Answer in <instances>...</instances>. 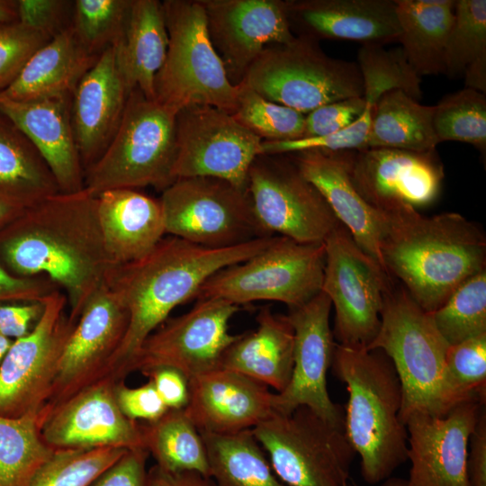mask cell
Here are the masks:
<instances>
[{
  "instance_id": "cell-1",
  "label": "cell",
  "mask_w": 486,
  "mask_h": 486,
  "mask_svg": "<svg viewBox=\"0 0 486 486\" xmlns=\"http://www.w3.org/2000/svg\"><path fill=\"white\" fill-rule=\"evenodd\" d=\"M0 264L18 276L50 279L76 323L116 266L104 243L96 196L85 188L58 192L28 206L0 230Z\"/></svg>"
},
{
  "instance_id": "cell-2",
  "label": "cell",
  "mask_w": 486,
  "mask_h": 486,
  "mask_svg": "<svg viewBox=\"0 0 486 486\" xmlns=\"http://www.w3.org/2000/svg\"><path fill=\"white\" fill-rule=\"evenodd\" d=\"M274 237L211 248L168 236L142 258L114 266L104 285L126 309L128 326L106 377L125 380L144 341L176 306L196 298L203 283L220 269L265 249Z\"/></svg>"
},
{
  "instance_id": "cell-3",
  "label": "cell",
  "mask_w": 486,
  "mask_h": 486,
  "mask_svg": "<svg viewBox=\"0 0 486 486\" xmlns=\"http://www.w3.org/2000/svg\"><path fill=\"white\" fill-rule=\"evenodd\" d=\"M386 216L382 266L426 312H434L464 282L485 270V234L463 215L426 217L404 208Z\"/></svg>"
},
{
  "instance_id": "cell-4",
  "label": "cell",
  "mask_w": 486,
  "mask_h": 486,
  "mask_svg": "<svg viewBox=\"0 0 486 486\" xmlns=\"http://www.w3.org/2000/svg\"><path fill=\"white\" fill-rule=\"evenodd\" d=\"M331 366L348 392L344 432L360 457L362 476L369 484L384 482L408 460L398 374L382 351L339 344Z\"/></svg>"
},
{
  "instance_id": "cell-5",
  "label": "cell",
  "mask_w": 486,
  "mask_h": 486,
  "mask_svg": "<svg viewBox=\"0 0 486 486\" xmlns=\"http://www.w3.org/2000/svg\"><path fill=\"white\" fill-rule=\"evenodd\" d=\"M177 112L138 88L131 90L112 141L85 171L84 188L96 196L111 189L163 191L170 185L176 180Z\"/></svg>"
},
{
  "instance_id": "cell-6",
  "label": "cell",
  "mask_w": 486,
  "mask_h": 486,
  "mask_svg": "<svg viewBox=\"0 0 486 486\" xmlns=\"http://www.w3.org/2000/svg\"><path fill=\"white\" fill-rule=\"evenodd\" d=\"M162 4L168 47L155 77V100L177 112L210 105L232 113L239 86L230 81L212 43L201 1L166 0Z\"/></svg>"
},
{
  "instance_id": "cell-7",
  "label": "cell",
  "mask_w": 486,
  "mask_h": 486,
  "mask_svg": "<svg viewBox=\"0 0 486 486\" xmlns=\"http://www.w3.org/2000/svg\"><path fill=\"white\" fill-rule=\"evenodd\" d=\"M242 81L264 98L303 114L364 94L356 62L331 58L317 40L301 36L267 47Z\"/></svg>"
},
{
  "instance_id": "cell-8",
  "label": "cell",
  "mask_w": 486,
  "mask_h": 486,
  "mask_svg": "<svg viewBox=\"0 0 486 486\" xmlns=\"http://www.w3.org/2000/svg\"><path fill=\"white\" fill-rule=\"evenodd\" d=\"M325 246L274 236L252 257L220 269L200 287L197 299L219 298L235 305L274 301L290 309L321 292Z\"/></svg>"
},
{
  "instance_id": "cell-9",
  "label": "cell",
  "mask_w": 486,
  "mask_h": 486,
  "mask_svg": "<svg viewBox=\"0 0 486 486\" xmlns=\"http://www.w3.org/2000/svg\"><path fill=\"white\" fill-rule=\"evenodd\" d=\"M448 347L431 313L423 310L404 288L391 286L384 296L379 331L367 349L382 351L398 374L403 424L416 411L435 415Z\"/></svg>"
},
{
  "instance_id": "cell-10",
  "label": "cell",
  "mask_w": 486,
  "mask_h": 486,
  "mask_svg": "<svg viewBox=\"0 0 486 486\" xmlns=\"http://www.w3.org/2000/svg\"><path fill=\"white\" fill-rule=\"evenodd\" d=\"M277 478L288 486H348L356 454L344 428L302 406L274 413L251 430Z\"/></svg>"
},
{
  "instance_id": "cell-11",
  "label": "cell",
  "mask_w": 486,
  "mask_h": 486,
  "mask_svg": "<svg viewBox=\"0 0 486 486\" xmlns=\"http://www.w3.org/2000/svg\"><path fill=\"white\" fill-rule=\"evenodd\" d=\"M166 234L211 248L269 237L260 227L248 189L213 177L176 179L159 199Z\"/></svg>"
},
{
  "instance_id": "cell-12",
  "label": "cell",
  "mask_w": 486,
  "mask_h": 486,
  "mask_svg": "<svg viewBox=\"0 0 486 486\" xmlns=\"http://www.w3.org/2000/svg\"><path fill=\"white\" fill-rule=\"evenodd\" d=\"M321 292L335 310L333 335L338 344L365 347L381 326L390 274L364 253L339 223L327 237Z\"/></svg>"
},
{
  "instance_id": "cell-13",
  "label": "cell",
  "mask_w": 486,
  "mask_h": 486,
  "mask_svg": "<svg viewBox=\"0 0 486 486\" xmlns=\"http://www.w3.org/2000/svg\"><path fill=\"white\" fill-rule=\"evenodd\" d=\"M281 157L259 155L250 166L248 191L255 216L269 236L323 243L340 222L290 157Z\"/></svg>"
},
{
  "instance_id": "cell-14",
  "label": "cell",
  "mask_w": 486,
  "mask_h": 486,
  "mask_svg": "<svg viewBox=\"0 0 486 486\" xmlns=\"http://www.w3.org/2000/svg\"><path fill=\"white\" fill-rule=\"evenodd\" d=\"M261 142L224 110L210 105L183 108L176 115L175 179L213 177L247 190Z\"/></svg>"
},
{
  "instance_id": "cell-15",
  "label": "cell",
  "mask_w": 486,
  "mask_h": 486,
  "mask_svg": "<svg viewBox=\"0 0 486 486\" xmlns=\"http://www.w3.org/2000/svg\"><path fill=\"white\" fill-rule=\"evenodd\" d=\"M67 307L66 295L60 290L52 292L32 330L13 341L0 364L1 415L18 417L45 405L75 325Z\"/></svg>"
},
{
  "instance_id": "cell-16",
  "label": "cell",
  "mask_w": 486,
  "mask_h": 486,
  "mask_svg": "<svg viewBox=\"0 0 486 486\" xmlns=\"http://www.w3.org/2000/svg\"><path fill=\"white\" fill-rule=\"evenodd\" d=\"M238 309L223 299H198L189 311L167 319L144 341L128 374L170 367L190 380L219 368L238 336L230 332L229 325Z\"/></svg>"
},
{
  "instance_id": "cell-17",
  "label": "cell",
  "mask_w": 486,
  "mask_h": 486,
  "mask_svg": "<svg viewBox=\"0 0 486 486\" xmlns=\"http://www.w3.org/2000/svg\"><path fill=\"white\" fill-rule=\"evenodd\" d=\"M331 302L320 292L306 303L290 309L293 328V364L290 381L274 392L275 412L289 414L304 406L327 421L344 428V410L334 403L327 387V374L336 347L329 325Z\"/></svg>"
},
{
  "instance_id": "cell-18",
  "label": "cell",
  "mask_w": 486,
  "mask_h": 486,
  "mask_svg": "<svg viewBox=\"0 0 486 486\" xmlns=\"http://www.w3.org/2000/svg\"><path fill=\"white\" fill-rule=\"evenodd\" d=\"M350 180L374 209L389 214L426 207L438 197L445 177L436 150L367 148L346 150Z\"/></svg>"
},
{
  "instance_id": "cell-19",
  "label": "cell",
  "mask_w": 486,
  "mask_h": 486,
  "mask_svg": "<svg viewBox=\"0 0 486 486\" xmlns=\"http://www.w3.org/2000/svg\"><path fill=\"white\" fill-rule=\"evenodd\" d=\"M127 326L126 309L103 285L89 299L67 339L44 409L106 378Z\"/></svg>"
},
{
  "instance_id": "cell-20",
  "label": "cell",
  "mask_w": 486,
  "mask_h": 486,
  "mask_svg": "<svg viewBox=\"0 0 486 486\" xmlns=\"http://www.w3.org/2000/svg\"><path fill=\"white\" fill-rule=\"evenodd\" d=\"M117 382L102 379L50 410L42 407L45 443L54 450L145 449L140 423L128 418L117 404Z\"/></svg>"
},
{
  "instance_id": "cell-21",
  "label": "cell",
  "mask_w": 486,
  "mask_h": 486,
  "mask_svg": "<svg viewBox=\"0 0 486 486\" xmlns=\"http://www.w3.org/2000/svg\"><path fill=\"white\" fill-rule=\"evenodd\" d=\"M212 43L230 81L238 85L269 46L295 40L282 0H200Z\"/></svg>"
},
{
  "instance_id": "cell-22",
  "label": "cell",
  "mask_w": 486,
  "mask_h": 486,
  "mask_svg": "<svg viewBox=\"0 0 486 486\" xmlns=\"http://www.w3.org/2000/svg\"><path fill=\"white\" fill-rule=\"evenodd\" d=\"M484 403H461L446 415L411 413L408 432V486H469L467 454L470 436Z\"/></svg>"
},
{
  "instance_id": "cell-23",
  "label": "cell",
  "mask_w": 486,
  "mask_h": 486,
  "mask_svg": "<svg viewBox=\"0 0 486 486\" xmlns=\"http://www.w3.org/2000/svg\"><path fill=\"white\" fill-rule=\"evenodd\" d=\"M184 409L200 433L218 435L252 430L274 411V392L265 384L225 368L188 380Z\"/></svg>"
},
{
  "instance_id": "cell-24",
  "label": "cell",
  "mask_w": 486,
  "mask_h": 486,
  "mask_svg": "<svg viewBox=\"0 0 486 486\" xmlns=\"http://www.w3.org/2000/svg\"><path fill=\"white\" fill-rule=\"evenodd\" d=\"M129 94L112 45L99 55L71 94V122L85 171L103 155L115 135Z\"/></svg>"
},
{
  "instance_id": "cell-25",
  "label": "cell",
  "mask_w": 486,
  "mask_h": 486,
  "mask_svg": "<svg viewBox=\"0 0 486 486\" xmlns=\"http://www.w3.org/2000/svg\"><path fill=\"white\" fill-rule=\"evenodd\" d=\"M295 36L384 46L398 42L395 0H286Z\"/></svg>"
},
{
  "instance_id": "cell-26",
  "label": "cell",
  "mask_w": 486,
  "mask_h": 486,
  "mask_svg": "<svg viewBox=\"0 0 486 486\" xmlns=\"http://www.w3.org/2000/svg\"><path fill=\"white\" fill-rule=\"evenodd\" d=\"M288 156L302 175L319 190L356 245L382 266L380 246L387 231L388 219L354 187L348 173L346 150H309Z\"/></svg>"
},
{
  "instance_id": "cell-27",
  "label": "cell",
  "mask_w": 486,
  "mask_h": 486,
  "mask_svg": "<svg viewBox=\"0 0 486 486\" xmlns=\"http://www.w3.org/2000/svg\"><path fill=\"white\" fill-rule=\"evenodd\" d=\"M71 96L14 101L0 96V111L27 136L61 193L84 189L85 170L70 116Z\"/></svg>"
},
{
  "instance_id": "cell-28",
  "label": "cell",
  "mask_w": 486,
  "mask_h": 486,
  "mask_svg": "<svg viewBox=\"0 0 486 486\" xmlns=\"http://www.w3.org/2000/svg\"><path fill=\"white\" fill-rule=\"evenodd\" d=\"M96 212L106 251L114 265L142 258L166 235L159 200L135 189L100 193Z\"/></svg>"
},
{
  "instance_id": "cell-29",
  "label": "cell",
  "mask_w": 486,
  "mask_h": 486,
  "mask_svg": "<svg viewBox=\"0 0 486 486\" xmlns=\"http://www.w3.org/2000/svg\"><path fill=\"white\" fill-rule=\"evenodd\" d=\"M254 331L238 335L224 352L220 367L248 376L281 392L293 364V328L287 316L260 311Z\"/></svg>"
},
{
  "instance_id": "cell-30",
  "label": "cell",
  "mask_w": 486,
  "mask_h": 486,
  "mask_svg": "<svg viewBox=\"0 0 486 486\" xmlns=\"http://www.w3.org/2000/svg\"><path fill=\"white\" fill-rule=\"evenodd\" d=\"M98 57L82 47L70 27L38 50L0 96L14 101L71 96Z\"/></svg>"
},
{
  "instance_id": "cell-31",
  "label": "cell",
  "mask_w": 486,
  "mask_h": 486,
  "mask_svg": "<svg viewBox=\"0 0 486 486\" xmlns=\"http://www.w3.org/2000/svg\"><path fill=\"white\" fill-rule=\"evenodd\" d=\"M168 33L162 2L132 0L123 34L114 45L116 62L130 92L155 100V77L167 51Z\"/></svg>"
},
{
  "instance_id": "cell-32",
  "label": "cell",
  "mask_w": 486,
  "mask_h": 486,
  "mask_svg": "<svg viewBox=\"0 0 486 486\" xmlns=\"http://www.w3.org/2000/svg\"><path fill=\"white\" fill-rule=\"evenodd\" d=\"M455 0H395L400 49L420 77L444 74V55Z\"/></svg>"
},
{
  "instance_id": "cell-33",
  "label": "cell",
  "mask_w": 486,
  "mask_h": 486,
  "mask_svg": "<svg viewBox=\"0 0 486 486\" xmlns=\"http://www.w3.org/2000/svg\"><path fill=\"white\" fill-rule=\"evenodd\" d=\"M434 105H423L400 88L377 101L367 137V148L414 152L436 150L440 143L433 127Z\"/></svg>"
},
{
  "instance_id": "cell-34",
  "label": "cell",
  "mask_w": 486,
  "mask_h": 486,
  "mask_svg": "<svg viewBox=\"0 0 486 486\" xmlns=\"http://www.w3.org/2000/svg\"><path fill=\"white\" fill-rule=\"evenodd\" d=\"M0 190L27 207L59 192L39 151L1 111Z\"/></svg>"
},
{
  "instance_id": "cell-35",
  "label": "cell",
  "mask_w": 486,
  "mask_h": 486,
  "mask_svg": "<svg viewBox=\"0 0 486 486\" xmlns=\"http://www.w3.org/2000/svg\"><path fill=\"white\" fill-rule=\"evenodd\" d=\"M201 435L215 486H285L251 430Z\"/></svg>"
},
{
  "instance_id": "cell-36",
  "label": "cell",
  "mask_w": 486,
  "mask_h": 486,
  "mask_svg": "<svg viewBox=\"0 0 486 486\" xmlns=\"http://www.w3.org/2000/svg\"><path fill=\"white\" fill-rule=\"evenodd\" d=\"M444 74L486 92V1L455 0L444 55Z\"/></svg>"
},
{
  "instance_id": "cell-37",
  "label": "cell",
  "mask_w": 486,
  "mask_h": 486,
  "mask_svg": "<svg viewBox=\"0 0 486 486\" xmlns=\"http://www.w3.org/2000/svg\"><path fill=\"white\" fill-rule=\"evenodd\" d=\"M140 428L144 448L160 468L171 472H195L211 478L202 435L184 409L168 410Z\"/></svg>"
},
{
  "instance_id": "cell-38",
  "label": "cell",
  "mask_w": 486,
  "mask_h": 486,
  "mask_svg": "<svg viewBox=\"0 0 486 486\" xmlns=\"http://www.w3.org/2000/svg\"><path fill=\"white\" fill-rule=\"evenodd\" d=\"M40 409L18 417L0 414V486H31L55 450L41 436Z\"/></svg>"
},
{
  "instance_id": "cell-39",
  "label": "cell",
  "mask_w": 486,
  "mask_h": 486,
  "mask_svg": "<svg viewBox=\"0 0 486 486\" xmlns=\"http://www.w3.org/2000/svg\"><path fill=\"white\" fill-rule=\"evenodd\" d=\"M486 334L449 346L438 386L436 416L455 406L476 400L485 404Z\"/></svg>"
},
{
  "instance_id": "cell-40",
  "label": "cell",
  "mask_w": 486,
  "mask_h": 486,
  "mask_svg": "<svg viewBox=\"0 0 486 486\" xmlns=\"http://www.w3.org/2000/svg\"><path fill=\"white\" fill-rule=\"evenodd\" d=\"M431 315L449 346L486 334V270L464 282Z\"/></svg>"
},
{
  "instance_id": "cell-41",
  "label": "cell",
  "mask_w": 486,
  "mask_h": 486,
  "mask_svg": "<svg viewBox=\"0 0 486 486\" xmlns=\"http://www.w3.org/2000/svg\"><path fill=\"white\" fill-rule=\"evenodd\" d=\"M432 122L439 142L468 143L485 156V94L464 87L444 96L436 105H434Z\"/></svg>"
},
{
  "instance_id": "cell-42",
  "label": "cell",
  "mask_w": 486,
  "mask_h": 486,
  "mask_svg": "<svg viewBox=\"0 0 486 486\" xmlns=\"http://www.w3.org/2000/svg\"><path fill=\"white\" fill-rule=\"evenodd\" d=\"M232 116L262 140L283 141L303 137L305 115L290 107L269 101L243 81Z\"/></svg>"
},
{
  "instance_id": "cell-43",
  "label": "cell",
  "mask_w": 486,
  "mask_h": 486,
  "mask_svg": "<svg viewBox=\"0 0 486 486\" xmlns=\"http://www.w3.org/2000/svg\"><path fill=\"white\" fill-rule=\"evenodd\" d=\"M132 0L74 1L71 30L82 47L98 57L123 34Z\"/></svg>"
},
{
  "instance_id": "cell-44",
  "label": "cell",
  "mask_w": 486,
  "mask_h": 486,
  "mask_svg": "<svg viewBox=\"0 0 486 486\" xmlns=\"http://www.w3.org/2000/svg\"><path fill=\"white\" fill-rule=\"evenodd\" d=\"M127 451L111 446L55 450L31 486H88Z\"/></svg>"
},
{
  "instance_id": "cell-45",
  "label": "cell",
  "mask_w": 486,
  "mask_h": 486,
  "mask_svg": "<svg viewBox=\"0 0 486 486\" xmlns=\"http://www.w3.org/2000/svg\"><path fill=\"white\" fill-rule=\"evenodd\" d=\"M50 40L48 35L21 22H0V94L20 75L33 54Z\"/></svg>"
},
{
  "instance_id": "cell-46",
  "label": "cell",
  "mask_w": 486,
  "mask_h": 486,
  "mask_svg": "<svg viewBox=\"0 0 486 486\" xmlns=\"http://www.w3.org/2000/svg\"><path fill=\"white\" fill-rule=\"evenodd\" d=\"M74 1L17 0L18 22L51 39L71 27Z\"/></svg>"
},
{
  "instance_id": "cell-47",
  "label": "cell",
  "mask_w": 486,
  "mask_h": 486,
  "mask_svg": "<svg viewBox=\"0 0 486 486\" xmlns=\"http://www.w3.org/2000/svg\"><path fill=\"white\" fill-rule=\"evenodd\" d=\"M365 100L350 97L323 104L305 115L302 138L335 134L354 123L363 113Z\"/></svg>"
},
{
  "instance_id": "cell-48",
  "label": "cell",
  "mask_w": 486,
  "mask_h": 486,
  "mask_svg": "<svg viewBox=\"0 0 486 486\" xmlns=\"http://www.w3.org/2000/svg\"><path fill=\"white\" fill-rule=\"evenodd\" d=\"M115 398L122 412L137 422L155 421L168 410L149 380L139 387H129L124 380L117 382Z\"/></svg>"
},
{
  "instance_id": "cell-49",
  "label": "cell",
  "mask_w": 486,
  "mask_h": 486,
  "mask_svg": "<svg viewBox=\"0 0 486 486\" xmlns=\"http://www.w3.org/2000/svg\"><path fill=\"white\" fill-rule=\"evenodd\" d=\"M145 449L128 450L88 486H147Z\"/></svg>"
},
{
  "instance_id": "cell-50",
  "label": "cell",
  "mask_w": 486,
  "mask_h": 486,
  "mask_svg": "<svg viewBox=\"0 0 486 486\" xmlns=\"http://www.w3.org/2000/svg\"><path fill=\"white\" fill-rule=\"evenodd\" d=\"M58 290V287L44 275L18 276L0 264V302H40Z\"/></svg>"
},
{
  "instance_id": "cell-51",
  "label": "cell",
  "mask_w": 486,
  "mask_h": 486,
  "mask_svg": "<svg viewBox=\"0 0 486 486\" xmlns=\"http://www.w3.org/2000/svg\"><path fill=\"white\" fill-rule=\"evenodd\" d=\"M143 375L153 383L158 394L168 410H182L188 403V380L177 370L160 367Z\"/></svg>"
},
{
  "instance_id": "cell-52",
  "label": "cell",
  "mask_w": 486,
  "mask_h": 486,
  "mask_svg": "<svg viewBox=\"0 0 486 486\" xmlns=\"http://www.w3.org/2000/svg\"><path fill=\"white\" fill-rule=\"evenodd\" d=\"M44 308V302L0 305V334L17 339L34 327Z\"/></svg>"
},
{
  "instance_id": "cell-53",
  "label": "cell",
  "mask_w": 486,
  "mask_h": 486,
  "mask_svg": "<svg viewBox=\"0 0 486 486\" xmlns=\"http://www.w3.org/2000/svg\"><path fill=\"white\" fill-rule=\"evenodd\" d=\"M466 467L469 486H486V412L484 406L470 436Z\"/></svg>"
},
{
  "instance_id": "cell-54",
  "label": "cell",
  "mask_w": 486,
  "mask_h": 486,
  "mask_svg": "<svg viewBox=\"0 0 486 486\" xmlns=\"http://www.w3.org/2000/svg\"><path fill=\"white\" fill-rule=\"evenodd\" d=\"M147 486H215L213 481L195 472H171L158 465L147 473Z\"/></svg>"
},
{
  "instance_id": "cell-55",
  "label": "cell",
  "mask_w": 486,
  "mask_h": 486,
  "mask_svg": "<svg viewBox=\"0 0 486 486\" xmlns=\"http://www.w3.org/2000/svg\"><path fill=\"white\" fill-rule=\"evenodd\" d=\"M27 206L0 190V230L16 219Z\"/></svg>"
},
{
  "instance_id": "cell-56",
  "label": "cell",
  "mask_w": 486,
  "mask_h": 486,
  "mask_svg": "<svg viewBox=\"0 0 486 486\" xmlns=\"http://www.w3.org/2000/svg\"><path fill=\"white\" fill-rule=\"evenodd\" d=\"M17 21V1L0 0V22Z\"/></svg>"
},
{
  "instance_id": "cell-57",
  "label": "cell",
  "mask_w": 486,
  "mask_h": 486,
  "mask_svg": "<svg viewBox=\"0 0 486 486\" xmlns=\"http://www.w3.org/2000/svg\"><path fill=\"white\" fill-rule=\"evenodd\" d=\"M14 340L0 334V364L10 348Z\"/></svg>"
},
{
  "instance_id": "cell-58",
  "label": "cell",
  "mask_w": 486,
  "mask_h": 486,
  "mask_svg": "<svg viewBox=\"0 0 486 486\" xmlns=\"http://www.w3.org/2000/svg\"><path fill=\"white\" fill-rule=\"evenodd\" d=\"M382 486H408V482L405 479L390 477L384 481Z\"/></svg>"
}]
</instances>
